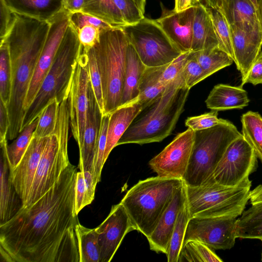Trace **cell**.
<instances>
[{
    "label": "cell",
    "instance_id": "b9f144b4",
    "mask_svg": "<svg viewBox=\"0 0 262 262\" xmlns=\"http://www.w3.org/2000/svg\"><path fill=\"white\" fill-rule=\"evenodd\" d=\"M109 118L110 114L102 115L99 135L95 148L92 174L96 185L101 180L102 170L105 163L104 162V155Z\"/></svg>",
    "mask_w": 262,
    "mask_h": 262
},
{
    "label": "cell",
    "instance_id": "d590c367",
    "mask_svg": "<svg viewBox=\"0 0 262 262\" xmlns=\"http://www.w3.org/2000/svg\"><path fill=\"white\" fill-rule=\"evenodd\" d=\"M190 218L186 201L179 213L171 237L168 253V262H178L188 221Z\"/></svg>",
    "mask_w": 262,
    "mask_h": 262
},
{
    "label": "cell",
    "instance_id": "f907efd6",
    "mask_svg": "<svg viewBox=\"0 0 262 262\" xmlns=\"http://www.w3.org/2000/svg\"><path fill=\"white\" fill-rule=\"evenodd\" d=\"M0 42L5 40L10 33L16 20V14L0 0Z\"/></svg>",
    "mask_w": 262,
    "mask_h": 262
},
{
    "label": "cell",
    "instance_id": "6125c7cd",
    "mask_svg": "<svg viewBox=\"0 0 262 262\" xmlns=\"http://www.w3.org/2000/svg\"><path fill=\"white\" fill-rule=\"evenodd\" d=\"M251 2L252 3V4L254 5L256 9L257 8V4H256V0H250Z\"/></svg>",
    "mask_w": 262,
    "mask_h": 262
},
{
    "label": "cell",
    "instance_id": "7dc6e473",
    "mask_svg": "<svg viewBox=\"0 0 262 262\" xmlns=\"http://www.w3.org/2000/svg\"><path fill=\"white\" fill-rule=\"evenodd\" d=\"M69 24L76 31L86 25L95 26L102 31L114 28V27L105 21L83 12H79L70 14Z\"/></svg>",
    "mask_w": 262,
    "mask_h": 262
},
{
    "label": "cell",
    "instance_id": "e575fe53",
    "mask_svg": "<svg viewBox=\"0 0 262 262\" xmlns=\"http://www.w3.org/2000/svg\"><path fill=\"white\" fill-rule=\"evenodd\" d=\"M39 120V116L21 129L12 143L7 148L10 172L18 165L26 152L33 136Z\"/></svg>",
    "mask_w": 262,
    "mask_h": 262
},
{
    "label": "cell",
    "instance_id": "836d02e7",
    "mask_svg": "<svg viewBox=\"0 0 262 262\" xmlns=\"http://www.w3.org/2000/svg\"><path fill=\"white\" fill-rule=\"evenodd\" d=\"M192 52L207 77L230 66L234 62L233 59L226 52L218 47Z\"/></svg>",
    "mask_w": 262,
    "mask_h": 262
},
{
    "label": "cell",
    "instance_id": "ba28073f",
    "mask_svg": "<svg viewBox=\"0 0 262 262\" xmlns=\"http://www.w3.org/2000/svg\"><path fill=\"white\" fill-rule=\"evenodd\" d=\"M70 126L68 98L59 104L56 128L49 137L27 200L23 207L34 203L54 185L70 164L68 143Z\"/></svg>",
    "mask_w": 262,
    "mask_h": 262
},
{
    "label": "cell",
    "instance_id": "277c9868",
    "mask_svg": "<svg viewBox=\"0 0 262 262\" xmlns=\"http://www.w3.org/2000/svg\"><path fill=\"white\" fill-rule=\"evenodd\" d=\"M183 183V180L157 176L140 180L132 187L120 203L136 230L147 238Z\"/></svg>",
    "mask_w": 262,
    "mask_h": 262
},
{
    "label": "cell",
    "instance_id": "4316f807",
    "mask_svg": "<svg viewBox=\"0 0 262 262\" xmlns=\"http://www.w3.org/2000/svg\"><path fill=\"white\" fill-rule=\"evenodd\" d=\"M146 68L129 42L127 48L126 66L120 106L137 99L139 94L141 79Z\"/></svg>",
    "mask_w": 262,
    "mask_h": 262
},
{
    "label": "cell",
    "instance_id": "9f6ffc18",
    "mask_svg": "<svg viewBox=\"0 0 262 262\" xmlns=\"http://www.w3.org/2000/svg\"><path fill=\"white\" fill-rule=\"evenodd\" d=\"M204 1L206 7L220 10L223 0H204Z\"/></svg>",
    "mask_w": 262,
    "mask_h": 262
},
{
    "label": "cell",
    "instance_id": "f1b7e54d",
    "mask_svg": "<svg viewBox=\"0 0 262 262\" xmlns=\"http://www.w3.org/2000/svg\"><path fill=\"white\" fill-rule=\"evenodd\" d=\"M236 222V237L262 239V202L244 211Z\"/></svg>",
    "mask_w": 262,
    "mask_h": 262
},
{
    "label": "cell",
    "instance_id": "484cf974",
    "mask_svg": "<svg viewBox=\"0 0 262 262\" xmlns=\"http://www.w3.org/2000/svg\"><path fill=\"white\" fill-rule=\"evenodd\" d=\"M14 13L41 21H48L62 9V0H4Z\"/></svg>",
    "mask_w": 262,
    "mask_h": 262
},
{
    "label": "cell",
    "instance_id": "be15d7a7",
    "mask_svg": "<svg viewBox=\"0 0 262 262\" xmlns=\"http://www.w3.org/2000/svg\"><path fill=\"white\" fill-rule=\"evenodd\" d=\"M261 242H262V239H261ZM261 261H262V252H261Z\"/></svg>",
    "mask_w": 262,
    "mask_h": 262
},
{
    "label": "cell",
    "instance_id": "7bdbcfd3",
    "mask_svg": "<svg viewBox=\"0 0 262 262\" xmlns=\"http://www.w3.org/2000/svg\"><path fill=\"white\" fill-rule=\"evenodd\" d=\"M182 76L185 85L190 89L207 77L204 70L190 51L183 68Z\"/></svg>",
    "mask_w": 262,
    "mask_h": 262
},
{
    "label": "cell",
    "instance_id": "8d00e7d4",
    "mask_svg": "<svg viewBox=\"0 0 262 262\" xmlns=\"http://www.w3.org/2000/svg\"><path fill=\"white\" fill-rule=\"evenodd\" d=\"M222 262L213 250L206 244L197 241L190 240L183 245L179 261Z\"/></svg>",
    "mask_w": 262,
    "mask_h": 262
},
{
    "label": "cell",
    "instance_id": "d6986e66",
    "mask_svg": "<svg viewBox=\"0 0 262 262\" xmlns=\"http://www.w3.org/2000/svg\"><path fill=\"white\" fill-rule=\"evenodd\" d=\"M194 7L180 11L162 9L157 21L175 47L181 52L191 51Z\"/></svg>",
    "mask_w": 262,
    "mask_h": 262
},
{
    "label": "cell",
    "instance_id": "ab89813d",
    "mask_svg": "<svg viewBox=\"0 0 262 262\" xmlns=\"http://www.w3.org/2000/svg\"><path fill=\"white\" fill-rule=\"evenodd\" d=\"M12 86V69L9 48L6 40L0 42V99L7 106Z\"/></svg>",
    "mask_w": 262,
    "mask_h": 262
},
{
    "label": "cell",
    "instance_id": "c3c4849f",
    "mask_svg": "<svg viewBox=\"0 0 262 262\" xmlns=\"http://www.w3.org/2000/svg\"><path fill=\"white\" fill-rule=\"evenodd\" d=\"M218 111L212 112L201 115L188 118L185 121V125L193 131H197L213 127L222 120L219 118Z\"/></svg>",
    "mask_w": 262,
    "mask_h": 262
},
{
    "label": "cell",
    "instance_id": "d6a6232c",
    "mask_svg": "<svg viewBox=\"0 0 262 262\" xmlns=\"http://www.w3.org/2000/svg\"><path fill=\"white\" fill-rule=\"evenodd\" d=\"M242 135L262 162V117L257 112L248 111L242 115Z\"/></svg>",
    "mask_w": 262,
    "mask_h": 262
},
{
    "label": "cell",
    "instance_id": "4dcf8cb0",
    "mask_svg": "<svg viewBox=\"0 0 262 262\" xmlns=\"http://www.w3.org/2000/svg\"><path fill=\"white\" fill-rule=\"evenodd\" d=\"M82 12L96 17L114 27L127 25L113 0H84Z\"/></svg>",
    "mask_w": 262,
    "mask_h": 262
},
{
    "label": "cell",
    "instance_id": "44dd1931",
    "mask_svg": "<svg viewBox=\"0 0 262 262\" xmlns=\"http://www.w3.org/2000/svg\"><path fill=\"white\" fill-rule=\"evenodd\" d=\"M185 200V186L184 182L176 192L155 230L147 238L151 250L166 255L168 253L177 217Z\"/></svg>",
    "mask_w": 262,
    "mask_h": 262
},
{
    "label": "cell",
    "instance_id": "603a6c76",
    "mask_svg": "<svg viewBox=\"0 0 262 262\" xmlns=\"http://www.w3.org/2000/svg\"><path fill=\"white\" fill-rule=\"evenodd\" d=\"M142 110L136 102L121 105L110 114L106 146L104 155L105 163L113 149L132 121Z\"/></svg>",
    "mask_w": 262,
    "mask_h": 262
},
{
    "label": "cell",
    "instance_id": "e0dca14e",
    "mask_svg": "<svg viewBox=\"0 0 262 262\" xmlns=\"http://www.w3.org/2000/svg\"><path fill=\"white\" fill-rule=\"evenodd\" d=\"M95 230L100 247V262H109L125 235L136 228L120 202L112 207L108 216Z\"/></svg>",
    "mask_w": 262,
    "mask_h": 262
},
{
    "label": "cell",
    "instance_id": "ee69618b",
    "mask_svg": "<svg viewBox=\"0 0 262 262\" xmlns=\"http://www.w3.org/2000/svg\"><path fill=\"white\" fill-rule=\"evenodd\" d=\"M87 52L90 82L100 109L104 112L101 79L93 47Z\"/></svg>",
    "mask_w": 262,
    "mask_h": 262
},
{
    "label": "cell",
    "instance_id": "52a82bcc",
    "mask_svg": "<svg viewBox=\"0 0 262 262\" xmlns=\"http://www.w3.org/2000/svg\"><path fill=\"white\" fill-rule=\"evenodd\" d=\"M242 134L230 121L194 132V140L183 181L195 186L206 184L229 144Z\"/></svg>",
    "mask_w": 262,
    "mask_h": 262
},
{
    "label": "cell",
    "instance_id": "ac0fdd59",
    "mask_svg": "<svg viewBox=\"0 0 262 262\" xmlns=\"http://www.w3.org/2000/svg\"><path fill=\"white\" fill-rule=\"evenodd\" d=\"M48 138L33 136L19 164L10 172V180L23 201V206L27 200Z\"/></svg>",
    "mask_w": 262,
    "mask_h": 262
},
{
    "label": "cell",
    "instance_id": "db71d44e",
    "mask_svg": "<svg viewBox=\"0 0 262 262\" xmlns=\"http://www.w3.org/2000/svg\"><path fill=\"white\" fill-rule=\"evenodd\" d=\"M63 9L70 14L82 12L84 0H62Z\"/></svg>",
    "mask_w": 262,
    "mask_h": 262
},
{
    "label": "cell",
    "instance_id": "6f0895ef",
    "mask_svg": "<svg viewBox=\"0 0 262 262\" xmlns=\"http://www.w3.org/2000/svg\"><path fill=\"white\" fill-rule=\"evenodd\" d=\"M257 8L256 13L262 32V0H256Z\"/></svg>",
    "mask_w": 262,
    "mask_h": 262
},
{
    "label": "cell",
    "instance_id": "91938a15",
    "mask_svg": "<svg viewBox=\"0 0 262 262\" xmlns=\"http://www.w3.org/2000/svg\"><path fill=\"white\" fill-rule=\"evenodd\" d=\"M201 1L202 0H186V9L191 7H195L202 3Z\"/></svg>",
    "mask_w": 262,
    "mask_h": 262
},
{
    "label": "cell",
    "instance_id": "3957f363",
    "mask_svg": "<svg viewBox=\"0 0 262 262\" xmlns=\"http://www.w3.org/2000/svg\"><path fill=\"white\" fill-rule=\"evenodd\" d=\"M189 90L182 75L140 111L117 146L160 142L169 136L183 111Z\"/></svg>",
    "mask_w": 262,
    "mask_h": 262
},
{
    "label": "cell",
    "instance_id": "680465c9",
    "mask_svg": "<svg viewBox=\"0 0 262 262\" xmlns=\"http://www.w3.org/2000/svg\"><path fill=\"white\" fill-rule=\"evenodd\" d=\"M186 0H175L174 10L180 11L186 9Z\"/></svg>",
    "mask_w": 262,
    "mask_h": 262
},
{
    "label": "cell",
    "instance_id": "30bf717a",
    "mask_svg": "<svg viewBox=\"0 0 262 262\" xmlns=\"http://www.w3.org/2000/svg\"><path fill=\"white\" fill-rule=\"evenodd\" d=\"M121 28L147 67L166 65L182 53L156 20L144 17L135 24Z\"/></svg>",
    "mask_w": 262,
    "mask_h": 262
},
{
    "label": "cell",
    "instance_id": "9c48e42d",
    "mask_svg": "<svg viewBox=\"0 0 262 262\" xmlns=\"http://www.w3.org/2000/svg\"><path fill=\"white\" fill-rule=\"evenodd\" d=\"M252 182L229 187L216 183L185 185L186 201L190 217H235L240 216L249 200Z\"/></svg>",
    "mask_w": 262,
    "mask_h": 262
},
{
    "label": "cell",
    "instance_id": "5bb4252c",
    "mask_svg": "<svg viewBox=\"0 0 262 262\" xmlns=\"http://www.w3.org/2000/svg\"><path fill=\"white\" fill-rule=\"evenodd\" d=\"M194 140V131L188 128L178 135L149 165L157 176L183 180L188 166Z\"/></svg>",
    "mask_w": 262,
    "mask_h": 262
},
{
    "label": "cell",
    "instance_id": "2e32d148",
    "mask_svg": "<svg viewBox=\"0 0 262 262\" xmlns=\"http://www.w3.org/2000/svg\"><path fill=\"white\" fill-rule=\"evenodd\" d=\"M229 26L234 62L241 74L240 86L242 87L249 70L261 51L262 32L259 24L248 22L237 23Z\"/></svg>",
    "mask_w": 262,
    "mask_h": 262
},
{
    "label": "cell",
    "instance_id": "816d5d0a",
    "mask_svg": "<svg viewBox=\"0 0 262 262\" xmlns=\"http://www.w3.org/2000/svg\"><path fill=\"white\" fill-rule=\"evenodd\" d=\"M254 85L262 84V51L253 63L245 81Z\"/></svg>",
    "mask_w": 262,
    "mask_h": 262
},
{
    "label": "cell",
    "instance_id": "60d3db41",
    "mask_svg": "<svg viewBox=\"0 0 262 262\" xmlns=\"http://www.w3.org/2000/svg\"><path fill=\"white\" fill-rule=\"evenodd\" d=\"M59 102L52 99L39 115V120L33 133L35 137L40 138L50 136L54 133L58 116Z\"/></svg>",
    "mask_w": 262,
    "mask_h": 262
},
{
    "label": "cell",
    "instance_id": "4fadbf2b",
    "mask_svg": "<svg viewBox=\"0 0 262 262\" xmlns=\"http://www.w3.org/2000/svg\"><path fill=\"white\" fill-rule=\"evenodd\" d=\"M235 217H190L183 245L190 240L201 242L213 250H227L235 243Z\"/></svg>",
    "mask_w": 262,
    "mask_h": 262
},
{
    "label": "cell",
    "instance_id": "ffe728a7",
    "mask_svg": "<svg viewBox=\"0 0 262 262\" xmlns=\"http://www.w3.org/2000/svg\"><path fill=\"white\" fill-rule=\"evenodd\" d=\"M88 107L82 144L79 148L78 168L80 171L92 173L95 148L102 117L91 82L88 90Z\"/></svg>",
    "mask_w": 262,
    "mask_h": 262
},
{
    "label": "cell",
    "instance_id": "f6af8a7d",
    "mask_svg": "<svg viewBox=\"0 0 262 262\" xmlns=\"http://www.w3.org/2000/svg\"><path fill=\"white\" fill-rule=\"evenodd\" d=\"M190 51L182 53L167 65L160 79V81L163 84L168 86L182 75L183 68Z\"/></svg>",
    "mask_w": 262,
    "mask_h": 262
},
{
    "label": "cell",
    "instance_id": "681fc988",
    "mask_svg": "<svg viewBox=\"0 0 262 262\" xmlns=\"http://www.w3.org/2000/svg\"><path fill=\"white\" fill-rule=\"evenodd\" d=\"M102 31H103L95 26L90 25L84 26L79 29L77 31L78 37L83 50L88 52L94 47L99 41Z\"/></svg>",
    "mask_w": 262,
    "mask_h": 262
},
{
    "label": "cell",
    "instance_id": "cb8c5ba5",
    "mask_svg": "<svg viewBox=\"0 0 262 262\" xmlns=\"http://www.w3.org/2000/svg\"><path fill=\"white\" fill-rule=\"evenodd\" d=\"M249 101L247 93L242 87L219 84L211 91L205 103L208 108L220 111L242 109Z\"/></svg>",
    "mask_w": 262,
    "mask_h": 262
},
{
    "label": "cell",
    "instance_id": "bcb514c9",
    "mask_svg": "<svg viewBox=\"0 0 262 262\" xmlns=\"http://www.w3.org/2000/svg\"><path fill=\"white\" fill-rule=\"evenodd\" d=\"M127 25L135 24L144 17L134 0H113Z\"/></svg>",
    "mask_w": 262,
    "mask_h": 262
},
{
    "label": "cell",
    "instance_id": "74e56055",
    "mask_svg": "<svg viewBox=\"0 0 262 262\" xmlns=\"http://www.w3.org/2000/svg\"><path fill=\"white\" fill-rule=\"evenodd\" d=\"M96 185L92 173L89 171L76 173L75 184V211L79 212L94 199Z\"/></svg>",
    "mask_w": 262,
    "mask_h": 262
},
{
    "label": "cell",
    "instance_id": "6da1fadb",
    "mask_svg": "<svg viewBox=\"0 0 262 262\" xmlns=\"http://www.w3.org/2000/svg\"><path fill=\"white\" fill-rule=\"evenodd\" d=\"M77 168L71 163L53 187L33 204L0 225L6 261L79 262L75 227Z\"/></svg>",
    "mask_w": 262,
    "mask_h": 262
},
{
    "label": "cell",
    "instance_id": "8fae6325",
    "mask_svg": "<svg viewBox=\"0 0 262 262\" xmlns=\"http://www.w3.org/2000/svg\"><path fill=\"white\" fill-rule=\"evenodd\" d=\"M256 158L253 149L242 135L228 146L205 184L216 183L229 187L239 186L249 180L250 174L256 168Z\"/></svg>",
    "mask_w": 262,
    "mask_h": 262
},
{
    "label": "cell",
    "instance_id": "7a4b0ae2",
    "mask_svg": "<svg viewBox=\"0 0 262 262\" xmlns=\"http://www.w3.org/2000/svg\"><path fill=\"white\" fill-rule=\"evenodd\" d=\"M15 14L14 25L5 40L9 48L12 69L11 94L7 106L9 140L15 139L21 131L25 98L50 28L49 21Z\"/></svg>",
    "mask_w": 262,
    "mask_h": 262
},
{
    "label": "cell",
    "instance_id": "9a60e30c",
    "mask_svg": "<svg viewBox=\"0 0 262 262\" xmlns=\"http://www.w3.org/2000/svg\"><path fill=\"white\" fill-rule=\"evenodd\" d=\"M70 14L62 9L48 21L49 33L38 58L25 98L24 109L33 102L46 74L51 68L69 24Z\"/></svg>",
    "mask_w": 262,
    "mask_h": 262
},
{
    "label": "cell",
    "instance_id": "5b68a950",
    "mask_svg": "<svg viewBox=\"0 0 262 262\" xmlns=\"http://www.w3.org/2000/svg\"><path fill=\"white\" fill-rule=\"evenodd\" d=\"M80 47L77 31L69 24L52 64L25 113L21 130L39 116L52 99L56 98L60 103L68 97Z\"/></svg>",
    "mask_w": 262,
    "mask_h": 262
},
{
    "label": "cell",
    "instance_id": "d4e9b609",
    "mask_svg": "<svg viewBox=\"0 0 262 262\" xmlns=\"http://www.w3.org/2000/svg\"><path fill=\"white\" fill-rule=\"evenodd\" d=\"M218 47L212 21L207 7L201 3L194 7L191 51Z\"/></svg>",
    "mask_w": 262,
    "mask_h": 262
},
{
    "label": "cell",
    "instance_id": "11a10c76",
    "mask_svg": "<svg viewBox=\"0 0 262 262\" xmlns=\"http://www.w3.org/2000/svg\"><path fill=\"white\" fill-rule=\"evenodd\" d=\"M249 200L251 204L262 202V184L251 190Z\"/></svg>",
    "mask_w": 262,
    "mask_h": 262
},
{
    "label": "cell",
    "instance_id": "94428289",
    "mask_svg": "<svg viewBox=\"0 0 262 262\" xmlns=\"http://www.w3.org/2000/svg\"><path fill=\"white\" fill-rule=\"evenodd\" d=\"M134 1L141 11L144 14L146 0H134Z\"/></svg>",
    "mask_w": 262,
    "mask_h": 262
},
{
    "label": "cell",
    "instance_id": "7c38bea8",
    "mask_svg": "<svg viewBox=\"0 0 262 262\" xmlns=\"http://www.w3.org/2000/svg\"><path fill=\"white\" fill-rule=\"evenodd\" d=\"M90 81L87 52L81 46L68 94L70 127L79 148L83 139Z\"/></svg>",
    "mask_w": 262,
    "mask_h": 262
},
{
    "label": "cell",
    "instance_id": "8992f818",
    "mask_svg": "<svg viewBox=\"0 0 262 262\" xmlns=\"http://www.w3.org/2000/svg\"><path fill=\"white\" fill-rule=\"evenodd\" d=\"M129 42L121 27L102 31L93 47L99 70L104 101L103 115L121 105Z\"/></svg>",
    "mask_w": 262,
    "mask_h": 262
},
{
    "label": "cell",
    "instance_id": "1f68e13d",
    "mask_svg": "<svg viewBox=\"0 0 262 262\" xmlns=\"http://www.w3.org/2000/svg\"><path fill=\"white\" fill-rule=\"evenodd\" d=\"M78 241L79 262H100V252L95 229H90L79 222L75 227Z\"/></svg>",
    "mask_w": 262,
    "mask_h": 262
},
{
    "label": "cell",
    "instance_id": "7402d4cb",
    "mask_svg": "<svg viewBox=\"0 0 262 262\" xmlns=\"http://www.w3.org/2000/svg\"><path fill=\"white\" fill-rule=\"evenodd\" d=\"M7 139L0 140L1 144V196L0 225L10 220L23 207V201L10 178L8 160Z\"/></svg>",
    "mask_w": 262,
    "mask_h": 262
},
{
    "label": "cell",
    "instance_id": "f35d334b",
    "mask_svg": "<svg viewBox=\"0 0 262 262\" xmlns=\"http://www.w3.org/2000/svg\"><path fill=\"white\" fill-rule=\"evenodd\" d=\"M207 8L212 21L218 41V47L226 52L234 62L231 34L228 23L219 10L207 7Z\"/></svg>",
    "mask_w": 262,
    "mask_h": 262
},
{
    "label": "cell",
    "instance_id": "f5cc1de1",
    "mask_svg": "<svg viewBox=\"0 0 262 262\" xmlns=\"http://www.w3.org/2000/svg\"><path fill=\"white\" fill-rule=\"evenodd\" d=\"M10 125L7 105L0 99V140L7 138Z\"/></svg>",
    "mask_w": 262,
    "mask_h": 262
},
{
    "label": "cell",
    "instance_id": "83f0119b",
    "mask_svg": "<svg viewBox=\"0 0 262 262\" xmlns=\"http://www.w3.org/2000/svg\"><path fill=\"white\" fill-rule=\"evenodd\" d=\"M167 64L157 67H146L141 79L139 95L133 101L140 104L142 109L148 105L167 86L160 81L161 77Z\"/></svg>",
    "mask_w": 262,
    "mask_h": 262
},
{
    "label": "cell",
    "instance_id": "f546056e",
    "mask_svg": "<svg viewBox=\"0 0 262 262\" xmlns=\"http://www.w3.org/2000/svg\"><path fill=\"white\" fill-rule=\"evenodd\" d=\"M219 11L229 25L242 22L259 24L256 9L250 0H223Z\"/></svg>",
    "mask_w": 262,
    "mask_h": 262
}]
</instances>
